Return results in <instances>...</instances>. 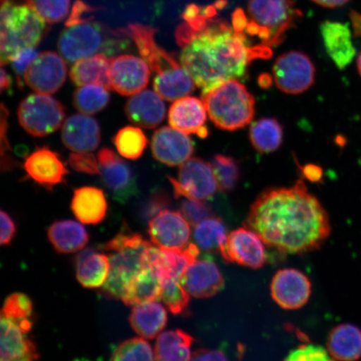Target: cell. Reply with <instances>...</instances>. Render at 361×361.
I'll list each match as a JSON object with an SVG mask.
<instances>
[{"mask_svg": "<svg viewBox=\"0 0 361 361\" xmlns=\"http://www.w3.org/2000/svg\"><path fill=\"white\" fill-rule=\"evenodd\" d=\"M216 6L202 10L190 4L183 13L185 22L176 31L183 47L180 63L202 93L228 80L240 78L255 58L271 56L269 47H247L246 35L227 22L214 19Z\"/></svg>", "mask_w": 361, "mask_h": 361, "instance_id": "1", "label": "cell"}, {"mask_svg": "<svg viewBox=\"0 0 361 361\" xmlns=\"http://www.w3.org/2000/svg\"><path fill=\"white\" fill-rule=\"evenodd\" d=\"M245 224L265 245L290 255L317 250L331 232L326 211L302 179L290 188H268L259 194Z\"/></svg>", "mask_w": 361, "mask_h": 361, "instance_id": "2", "label": "cell"}, {"mask_svg": "<svg viewBox=\"0 0 361 361\" xmlns=\"http://www.w3.org/2000/svg\"><path fill=\"white\" fill-rule=\"evenodd\" d=\"M152 243L134 233L125 223L118 233L99 250L109 252L110 272L102 287V295L121 300L128 284L147 264V252Z\"/></svg>", "mask_w": 361, "mask_h": 361, "instance_id": "3", "label": "cell"}, {"mask_svg": "<svg viewBox=\"0 0 361 361\" xmlns=\"http://www.w3.org/2000/svg\"><path fill=\"white\" fill-rule=\"evenodd\" d=\"M47 28L31 0H0V63L26 48L37 47Z\"/></svg>", "mask_w": 361, "mask_h": 361, "instance_id": "4", "label": "cell"}, {"mask_svg": "<svg viewBox=\"0 0 361 361\" xmlns=\"http://www.w3.org/2000/svg\"><path fill=\"white\" fill-rule=\"evenodd\" d=\"M202 100L212 123L219 129L233 132L245 128L254 119L255 97L235 79L202 93Z\"/></svg>", "mask_w": 361, "mask_h": 361, "instance_id": "5", "label": "cell"}, {"mask_svg": "<svg viewBox=\"0 0 361 361\" xmlns=\"http://www.w3.org/2000/svg\"><path fill=\"white\" fill-rule=\"evenodd\" d=\"M119 29L112 30L90 18L75 25L66 26L58 40V49L64 60L75 62L80 59L103 52L114 53L128 45Z\"/></svg>", "mask_w": 361, "mask_h": 361, "instance_id": "6", "label": "cell"}, {"mask_svg": "<svg viewBox=\"0 0 361 361\" xmlns=\"http://www.w3.org/2000/svg\"><path fill=\"white\" fill-rule=\"evenodd\" d=\"M301 17L293 0H248L245 30L258 36L265 47H276Z\"/></svg>", "mask_w": 361, "mask_h": 361, "instance_id": "7", "label": "cell"}, {"mask_svg": "<svg viewBox=\"0 0 361 361\" xmlns=\"http://www.w3.org/2000/svg\"><path fill=\"white\" fill-rule=\"evenodd\" d=\"M65 116L64 106L48 94H30L18 108V120L22 128L37 137L55 133L61 128Z\"/></svg>", "mask_w": 361, "mask_h": 361, "instance_id": "8", "label": "cell"}, {"mask_svg": "<svg viewBox=\"0 0 361 361\" xmlns=\"http://www.w3.org/2000/svg\"><path fill=\"white\" fill-rule=\"evenodd\" d=\"M169 178L176 198L205 201L219 188L212 165L197 157L189 158L180 165L178 180Z\"/></svg>", "mask_w": 361, "mask_h": 361, "instance_id": "9", "label": "cell"}, {"mask_svg": "<svg viewBox=\"0 0 361 361\" xmlns=\"http://www.w3.org/2000/svg\"><path fill=\"white\" fill-rule=\"evenodd\" d=\"M314 64L306 54L292 51L275 61L273 75L275 85L282 92L298 94L307 92L314 83Z\"/></svg>", "mask_w": 361, "mask_h": 361, "instance_id": "10", "label": "cell"}, {"mask_svg": "<svg viewBox=\"0 0 361 361\" xmlns=\"http://www.w3.org/2000/svg\"><path fill=\"white\" fill-rule=\"evenodd\" d=\"M97 157L102 183L116 201L125 203L137 195V178L129 164L106 147L101 149Z\"/></svg>", "mask_w": 361, "mask_h": 361, "instance_id": "11", "label": "cell"}, {"mask_svg": "<svg viewBox=\"0 0 361 361\" xmlns=\"http://www.w3.org/2000/svg\"><path fill=\"white\" fill-rule=\"evenodd\" d=\"M30 320L17 322L0 311V361H30L39 358L35 343L29 337Z\"/></svg>", "mask_w": 361, "mask_h": 361, "instance_id": "12", "label": "cell"}, {"mask_svg": "<svg viewBox=\"0 0 361 361\" xmlns=\"http://www.w3.org/2000/svg\"><path fill=\"white\" fill-rule=\"evenodd\" d=\"M219 252L227 263L254 269L263 267L267 262L264 243L247 228H239L230 233Z\"/></svg>", "mask_w": 361, "mask_h": 361, "instance_id": "13", "label": "cell"}, {"mask_svg": "<svg viewBox=\"0 0 361 361\" xmlns=\"http://www.w3.org/2000/svg\"><path fill=\"white\" fill-rule=\"evenodd\" d=\"M190 226L180 212L164 209L149 221L148 233L161 250H183L190 241Z\"/></svg>", "mask_w": 361, "mask_h": 361, "instance_id": "14", "label": "cell"}, {"mask_svg": "<svg viewBox=\"0 0 361 361\" xmlns=\"http://www.w3.org/2000/svg\"><path fill=\"white\" fill-rule=\"evenodd\" d=\"M67 66L64 58L56 52L39 54L26 70L24 80L37 93L54 94L66 82Z\"/></svg>", "mask_w": 361, "mask_h": 361, "instance_id": "15", "label": "cell"}, {"mask_svg": "<svg viewBox=\"0 0 361 361\" xmlns=\"http://www.w3.org/2000/svg\"><path fill=\"white\" fill-rule=\"evenodd\" d=\"M150 67L142 58L121 55L111 58L112 89L121 96H134L145 90L150 80Z\"/></svg>", "mask_w": 361, "mask_h": 361, "instance_id": "16", "label": "cell"}, {"mask_svg": "<svg viewBox=\"0 0 361 361\" xmlns=\"http://www.w3.org/2000/svg\"><path fill=\"white\" fill-rule=\"evenodd\" d=\"M271 296L282 309L302 308L310 300L311 283L308 277L295 269L279 270L270 286Z\"/></svg>", "mask_w": 361, "mask_h": 361, "instance_id": "17", "label": "cell"}, {"mask_svg": "<svg viewBox=\"0 0 361 361\" xmlns=\"http://www.w3.org/2000/svg\"><path fill=\"white\" fill-rule=\"evenodd\" d=\"M126 37L132 39L139 49L140 55L150 69L157 75L164 73L180 66L178 61L155 42L156 30L141 24H130L119 29Z\"/></svg>", "mask_w": 361, "mask_h": 361, "instance_id": "18", "label": "cell"}, {"mask_svg": "<svg viewBox=\"0 0 361 361\" xmlns=\"http://www.w3.org/2000/svg\"><path fill=\"white\" fill-rule=\"evenodd\" d=\"M178 129L164 126L156 130L152 140L153 157L166 166H180L194 152L192 139Z\"/></svg>", "mask_w": 361, "mask_h": 361, "instance_id": "19", "label": "cell"}, {"mask_svg": "<svg viewBox=\"0 0 361 361\" xmlns=\"http://www.w3.org/2000/svg\"><path fill=\"white\" fill-rule=\"evenodd\" d=\"M179 282L189 295L197 299L213 297L224 287L223 275L218 266L211 259L194 262Z\"/></svg>", "mask_w": 361, "mask_h": 361, "instance_id": "20", "label": "cell"}, {"mask_svg": "<svg viewBox=\"0 0 361 361\" xmlns=\"http://www.w3.org/2000/svg\"><path fill=\"white\" fill-rule=\"evenodd\" d=\"M98 121L87 115H73L62 126L61 139L64 145L74 152H90L101 142Z\"/></svg>", "mask_w": 361, "mask_h": 361, "instance_id": "21", "label": "cell"}, {"mask_svg": "<svg viewBox=\"0 0 361 361\" xmlns=\"http://www.w3.org/2000/svg\"><path fill=\"white\" fill-rule=\"evenodd\" d=\"M24 169L29 177L47 189L65 180L68 170L58 153L47 147L37 149L26 158Z\"/></svg>", "mask_w": 361, "mask_h": 361, "instance_id": "22", "label": "cell"}, {"mask_svg": "<svg viewBox=\"0 0 361 361\" xmlns=\"http://www.w3.org/2000/svg\"><path fill=\"white\" fill-rule=\"evenodd\" d=\"M207 109L204 102L200 99L184 97L176 100L169 112L171 128L186 134H196L201 138L209 135L206 128Z\"/></svg>", "mask_w": 361, "mask_h": 361, "instance_id": "23", "label": "cell"}, {"mask_svg": "<svg viewBox=\"0 0 361 361\" xmlns=\"http://www.w3.org/2000/svg\"><path fill=\"white\" fill-rule=\"evenodd\" d=\"M200 252V248L194 243L183 250H165L152 245L147 252V263L154 266L161 281L173 279L179 281Z\"/></svg>", "mask_w": 361, "mask_h": 361, "instance_id": "24", "label": "cell"}, {"mask_svg": "<svg viewBox=\"0 0 361 361\" xmlns=\"http://www.w3.org/2000/svg\"><path fill=\"white\" fill-rule=\"evenodd\" d=\"M162 100L156 92L142 90L126 102V115L130 123L139 128H155L165 119L166 106Z\"/></svg>", "mask_w": 361, "mask_h": 361, "instance_id": "25", "label": "cell"}, {"mask_svg": "<svg viewBox=\"0 0 361 361\" xmlns=\"http://www.w3.org/2000/svg\"><path fill=\"white\" fill-rule=\"evenodd\" d=\"M324 47L338 69L350 65L356 55L350 27L344 23L326 20L320 25Z\"/></svg>", "mask_w": 361, "mask_h": 361, "instance_id": "26", "label": "cell"}, {"mask_svg": "<svg viewBox=\"0 0 361 361\" xmlns=\"http://www.w3.org/2000/svg\"><path fill=\"white\" fill-rule=\"evenodd\" d=\"M71 207L80 223L96 225L105 219L108 202L102 189L87 186L75 189Z\"/></svg>", "mask_w": 361, "mask_h": 361, "instance_id": "27", "label": "cell"}, {"mask_svg": "<svg viewBox=\"0 0 361 361\" xmlns=\"http://www.w3.org/2000/svg\"><path fill=\"white\" fill-rule=\"evenodd\" d=\"M109 272L110 259L108 255L87 248L76 257V278L84 288H102L106 282Z\"/></svg>", "mask_w": 361, "mask_h": 361, "instance_id": "28", "label": "cell"}, {"mask_svg": "<svg viewBox=\"0 0 361 361\" xmlns=\"http://www.w3.org/2000/svg\"><path fill=\"white\" fill-rule=\"evenodd\" d=\"M70 78L78 87L99 85L110 90L112 89L111 58L100 53L80 59L71 67Z\"/></svg>", "mask_w": 361, "mask_h": 361, "instance_id": "29", "label": "cell"}, {"mask_svg": "<svg viewBox=\"0 0 361 361\" xmlns=\"http://www.w3.org/2000/svg\"><path fill=\"white\" fill-rule=\"evenodd\" d=\"M48 238L58 254L69 255L82 250L90 236L84 226L73 220L53 223L48 229Z\"/></svg>", "mask_w": 361, "mask_h": 361, "instance_id": "30", "label": "cell"}, {"mask_svg": "<svg viewBox=\"0 0 361 361\" xmlns=\"http://www.w3.org/2000/svg\"><path fill=\"white\" fill-rule=\"evenodd\" d=\"M161 284L159 273L147 263L128 284L121 300L126 305L134 306L160 300Z\"/></svg>", "mask_w": 361, "mask_h": 361, "instance_id": "31", "label": "cell"}, {"mask_svg": "<svg viewBox=\"0 0 361 361\" xmlns=\"http://www.w3.org/2000/svg\"><path fill=\"white\" fill-rule=\"evenodd\" d=\"M168 318L164 305L155 300L134 305L129 320L137 335L152 340L164 331Z\"/></svg>", "mask_w": 361, "mask_h": 361, "instance_id": "32", "label": "cell"}, {"mask_svg": "<svg viewBox=\"0 0 361 361\" xmlns=\"http://www.w3.org/2000/svg\"><path fill=\"white\" fill-rule=\"evenodd\" d=\"M329 355L338 360H355L361 357V329L354 324H343L334 328L327 341Z\"/></svg>", "mask_w": 361, "mask_h": 361, "instance_id": "33", "label": "cell"}, {"mask_svg": "<svg viewBox=\"0 0 361 361\" xmlns=\"http://www.w3.org/2000/svg\"><path fill=\"white\" fill-rule=\"evenodd\" d=\"M195 85L192 75L183 65L156 75L153 81L155 92L169 102L188 96L195 90Z\"/></svg>", "mask_w": 361, "mask_h": 361, "instance_id": "34", "label": "cell"}, {"mask_svg": "<svg viewBox=\"0 0 361 361\" xmlns=\"http://www.w3.org/2000/svg\"><path fill=\"white\" fill-rule=\"evenodd\" d=\"M194 338L182 329L166 331L158 335L155 345V360L186 361L192 358L191 346Z\"/></svg>", "mask_w": 361, "mask_h": 361, "instance_id": "35", "label": "cell"}, {"mask_svg": "<svg viewBox=\"0 0 361 361\" xmlns=\"http://www.w3.org/2000/svg\"><path fill=\"white\" fill-rule=\"evenodd\" d=\"M283 128L275 118H262L252 123L250 130V139L252 147L261 154L277 151L281 147Z\"/></svg>", "mask_w": 361, "mask_h": 361, "instance_id": "36", "label": "cell"}, {"mask_svg": "<svg viewBox=\"0 0 361 361\" xmlns=\"http://www.w3.org/2000/svg\"><path fill=\"white\" fill-rule=\"evenodd\" d=\"M111 100L109 90L99 85H83L75 90L73 105L85 115H93L105 109Z\"/></svg>", "mask_w": 361, "mask_h": 361, "instance_id": "37", "label": "cell"}, {"mask_svg": "<svg viewBox=\"0 0 361 361\" xmlns=\"http://www.w3.org/2000/svg\"><path fill=\"white\" fill-rule=\"evenodd\" d=\"M193 237L202 250L219 252L227 239V229L222 219L213 216L195 226Z\"/></svg>", "mask_w": 361, "mask_h": 361, "instance_id": "38", "label": "cell"}, {"mask_svg": "<svg viewBox=\"0 0 361 361\" xmlns=\"http://www.w3.org/2000/svg\"><path fill=\"white\" fill-rule=\"evenodd\" d=\"M114 143L121 156L126 159L137 160L145 151L148 140L141 129L126 126L116 133Z\"/></svg>", "mask_w": 361, "mask_h": 361, "instance_id": "39", "label": "cell"}, {"mask_svg": "<svg viewBox=\"0 0 361 361\" xmlns=\"http://www.w3.org/2000/svg\"><path fill=\"white\" fill-rule=\"evenodd\" d=\"M212 168L222 191H232L237 187L240 179V168L234 158L224 155H216L211 162Z\"/></svg>", "mask_w": 361, "mask_h": 361, "instance_id": "40", "label": "cell"}, {"mask_svg": "<svg viewBox=\"0 0 361 361\" xmlns=\"http://www.w3.org/2000/svg\"><path fill=\"white\" fill-rule=\"evenodd\" d=\"M190 296L178 281L173 279L162 281L160 300L171 313L176 315L183 313L190 303Z\"/></svg>", "mask_w": 361, "mask_h": 361, "instance_id": "41", "label": "cell"}, {"mask_svg": "<svg viewBox=\"0 0 361 361\" xmlns=\"http://www.w3.org/2000/svg\"><path fill=\"white\" fill-rule=\"evenodd\" d=\"M112 360H153L155 355L152 346L142 337L132 338L116 347L111 355Z\"/></svg>", "mask_w": 361, "mask_h": 361, "instance_id": "42", "label": "cell"}, {"mask_svg": "<svg viewBox=\"0 0 361 361\" xmlns=\"http://www.w3.org/2000/svg\"><path fill=\"white\" fill-rule=\"evenodd\" d=\"M35 10L49 25L57 24L69 15L71 0H31Z\"/></svg>", "mask_w": 361, "mask_h": 361, "instance_id": "43", "label": "cell"}, {"mask_svg": "<svg viewBox=\"0 0 361 361\" xmlns=\"http://www.w3.org/2000/svg\"><path fill=\"white\" fill-rule=\"evenodd\" d=\"M1 312L17 322L29 320L33 313V303L28 295L23 293H13L7 297Z\"/></svg>", "mask_w": 361, "mask_h": 361, "instance_id": "44", "label": "cell"}, {"mask_svg": "<svg viewBox=\"0 0 361 361\" xmlns=\"http://www.w3.org/2000/svg\"><path fill=\"white\" fill-rule=\"evenodd\" d=\"M180 212L192 227H195L202 221L214 216L213 209L205 201L192 200L188 198L180 203Z\"/></svg>", "mask_w": 361, "mask_h": 361, "instance_id": "45", "label": "cell"}, {"mask_svg": "<svg viewBox=\"0 0 361 361\" xmlns=\"http://www.w3.org/2000/svg\"><path fill=\"white\" fill-rule=\"evenodd\" d=\"M39 56L35 47L26 48L18 52L15 56L11 58V63L13 71H15L18 87H24V75L27 69L36 58Z\"/></svg>", "mask_w": 361, "mask_h": 361, "instance_id": "46", "label": "cell"}, {"mask_svg": "<svg viewBox=\"0 0 361 361\" xmlns=\"http://www.w3.org/2000/svg\"><path fill=\"white\" fill-rule=\"evenodd\" d=\"M295 361H326L331 360L328 350L322 346L315 345H302L293 350L286 358Z\"/></svg>", "mask_w": 361, "mask_h": 361, "instance_id": "47", "label": "cell"}, {"mask_svg": "<svg viewBox=\"0 0 361 361\" xmlns=\"http://www.w3.org/2000/svg\"><path fill=\"white\" fill-rule=\"evenodd\" d=\"M69 164L78 173L97 175L100 174L98 160L92 153L73 152L69 157Z\"/></svg>", "mask_w": 361, "mask_h": 361, "instance_id": "48", "label": "cell"}, {"mask_svg": "<svg viewBox=\"0 0 361 361\" xmlns=\"http://www.w3.org/2000/svg\"><path fill=\"white\" fill-rule=\"evenodd\" d=\"M99 11H100V8L90 6L89 4L82 1V0H78L72 7L70 16L66 22V26L88 20L90 18L94 17V13Z\"/></svg>", "mask_w": 361, "mask_h": 361, "instance_id": "49", "label": "cell"}, {"mask_svg": "<svg viewBox=\"0 0 361 361\" xmlns=\"http://www.w3.org/2000/svg\"><path fill=\"white\" fill-rule=\"evenodd\" d=\"M169 202V197L166 193L162 192L153 193L144 207L143 215L147 219H152L153 216L164 210V207H168Z\"/></svg>", "mask_w": 361, "mask_h": 361, "instance_id": "50", "label": "cell"}, {"mask_svg": "<svg viewBox=\"0 0 361 361\" xmlns=\"http://www.w3.org/2000/svg\"><path fill=\"white\" fill-rule=\"evenodd\" d=\"M8 117L10 111L3 103H0V157H6L11 150L7 135Z\"/></svg>", "mask_w": 361, "mask_h": 361, "instance_id": "51", "label": "cell"}, {"mask_svg": "<svg viewBox=\"0 0 361 361\" xmlns=\"http://www.w3.org/2000/svg\"><path fill=\"white\" fill-rule=\"evenodd\" d=\"M16 233V225L11 216L0 209V246L10 245Z\"/></svg>", "mask_w": 361, "mask_h": 361, "instance_id": "52", "label": "cell"}, {"mask_svg": "<svg viewBox=\"0 0 361 361\" xmlns=\"http://www.w3.org/2000/svg\"><path fill=\"white\" fill-rule=\"evenodd\" d=\"M192 360H227V356L221 350L200 349L192 354Z\"/></svg>", "mask_w": 361, "mask_h": 361, "instance_id": "53", "label": "cell"}, {"mask_svg": "<svg viewBox=\"0 0 361 361\" xmlns=\"http://www.w3.org/2000/svg\"><path fill=\"white\" fill-rule=\"evenodd\" d=\"M302 175L310 182L318 183L322 180L323 170L320 166L314 164H308L301 168Z\"/></svg>", "mask_w": 361, "mask_h": 361, "instance_id": "54", "label": "cell"}, {"mask_svg": "<svg viewBox=\"0 0 361 361\" xmlns=\"http://www.w3.org/2000/svg\"><path fill=\"white\" fill-rule=\"evenodd\" d=\"M233 25L234 30L243 32L247 25V16L242 8H237L233 15Z\"/></svg>", "mask_w": 361, "mask_h": 361, "instance_id": "55", "label": "cell"}, {"mask_svg": "<svg viewBox=\"0 0 361 361\" xmlns=\"http://www.w3.org/2000/svg\"><path fill=\"white\" fill-rule=\"evenodd\" d=\"M350 19L355 37L361 38V13L355 11H351Z\"/></svg>", "mask_w": 361, "mask_h": 361, "instance_id": "56", "label": "cell"}, {"mask_svg": "<svg viewBox=\"0 0 361 361\" xmlns=\"http://www.w3.org/2000/svg\"><path fill=\"white\" fill-rule=\"evenodd\" d=\"M12 80L0 63V94L11 87Z\"/></svg>", "mask_w": 361, "mask_h": 361, "instance_id": "57", "label": "cell"}, {"mask_svg": "<svg viewBox=\"0 0 361 361\" xmlns=\"http://www.w3.org/2000/svg\"><path fill=\"white\" fill-rule=\"evenodd\" d=\"M315 4L324 8H338L344 6L350 0H312Z\"/></svg>", "mask_w": 361, "mask_h": 361, "instance_id": "58", "label": "cell"}, {"mask_svg": "<svg viewBox=\"0 0 361 361\" xmlns=\"http://www.w3.org/2000/svg\"><path fill=\"white\" fill-rule=\"evenodd\" d=\"M259 84L262 88H269L272 84V79L268 74L261 75L259 78Z\"/></svg>", "mask_w": 361, "mask_h": 361, "instance_id": "59", "label": "cell"}, {"mask_svg": "<svg viewBox=\"0 0 361 361\" xmlns=\"http://www.w3.org/2000/svg\"><path fill=\"white\" fill-rule=\"evenodd\" d=\"M356 66H357L358 73L361 78V52L359 54L357 59H356Z\"/></svg>", "mask_w": 361, "mask_h": 361, "instance_id": "60", "label": "cell"}]
</instances>
